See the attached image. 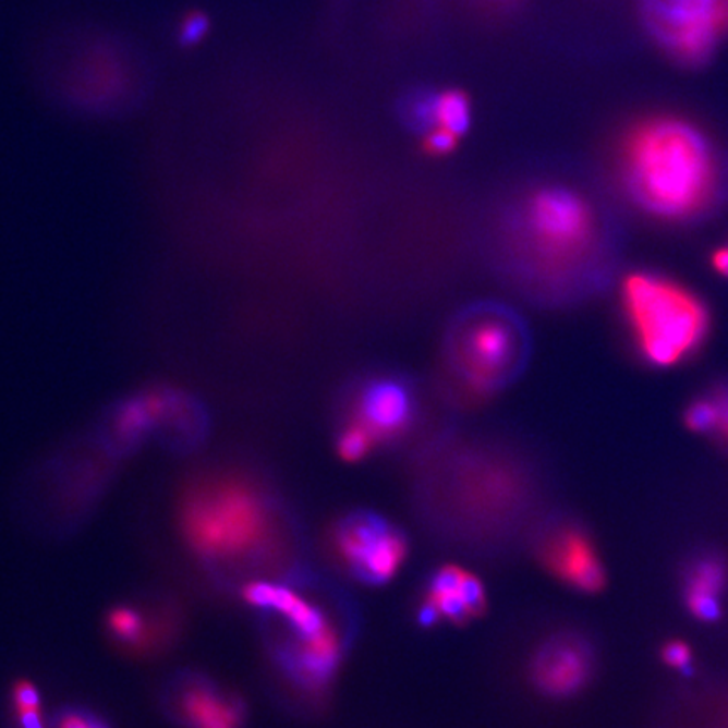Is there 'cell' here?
<instances>
[{
    "label": "cell",
    "mask_w": 728,
    "mask_h": 728,
    "mask_svg": "<svg viewBox=\"0 0 728 728\" xmlns=\"http://www.w3.org/2000/svg\"><path fill=\"white\" fill-rule=\"evenodd\" d=\"M344 638L339 628L311 640L287 635L277 650V663L299 690L323 693L338 675L344 658Z\"/></svg>",
    "instance_id": "12"
},
{
    "label": "cell",
    "mask_w": 728,
    "mask_h": 728,
    "mask_svg": "<svg viewBox=\"0 0 728 728\" xmlns=\"http://www.w3.org/2000/svg\"><path fill=\"white\" fill-rule=\"evenodd\" d=\"M662 659L669 668L678 669V671L691 672V665H693V654L691 647L680 640H671L663 644Z\"/></svg>",
    "instance_id": "24"
},
{
    "label": "cell",
    "mask_w": 728,
    "mask_h": 728,
    "mask_svg": "<svg viewBox=\"0 0 728 728\" xmlns=\"http://www.w3.org/2000/svg\"><path fill=\"white\" fill-rule=\"evenodd\" d=\"M513 356V336L508 326L484 323L474 327L468 341V381L474 393H489L499 369Z\"/></svg>",
    "instance_id": "17"
},
{
    "label": "cell",
    "mask_w": 728,
    "mask_h": 728,
    "mask_svg": "<svg viewBox=\"0 0 728 728\" xmlns=\"http://www.w3.org/2000/svg\"><path fill=\"white\" fill-rule=\"evenodd\" d=\"M619 178L635 208L669 225L705 220L728 194L727 168L714 141L675 113L646 117L626 132Z\"/></svg>",
    "instance_id": "1"
},
{
    "label": "cell",
    "mask_w": 728,
    "mask_h": 728,
    "mask_svg": "<svg viewBox=\"0 0 728 728\" xmlns=\"http://www.w3.org/2000/svg\"><path fill=\"white\" fill-rule=\"evenodd\" d=\"M108 629L117 640L131 646H142L147 641L145 617L134 607H116L108 614Z\"/></svg>",
    "instance_id": "22"
},
{
    "label": "cell",
    "mask_w": 728,
    "mask_h": 728,
    "mask_svg": "<svg viewBox=\"0 0 728 728\" xmlns=\"http://www.w3.org/2000/svg\"><path fill=\"white\" fill-rule=\"evenodd\" d=\"M283 526L279 501L243 472L205 474L179 505L182 538L206 566L277 572L292 555Z\"/></svg>",
    "instance_id": "2"
},
{
    "label": "cell",
    "mask_w": 728,
    "mask_h": 728,
    "mask_svg": "<svg viewBox=\"0 0 728 728\" xmlns=\"http://www.w3.org/2000/svg\"><path fill=\"white\" fill-rule=\"evenodd\" d=\"M727 584L728 566L724 555L714 550L691 555L681 570V597L688 614L700 622H717Z\"/></svg>",
    "instance_id": "16"
},
{
    "label": "cell",
    "mask_w": 728,
    "mask_h": 728,
    "mask_svg": "<svg viewBox=\"0 0 728 728\" xmlns=\"http://www.w3.org/2000/svg\"><path fill=\"white\" fill-rule=\"evenodd\" d=\"M39 71L52 100L97 119L134 112L154 85L147 51L125 34L104 27L70 29L52 38Z\"/></svg>",
    "instance_id": "3"
},
{
    "label": "cell",
    "mask_w": 728,
    "mask_h": 728,
    "mask_svg": "<svg viewBox=\"0 0 728 728\" xmlns=\"http://www.w3.org/2000/svg\"><path fill=\"white\" fill-rule=\"evenodd\" d=\"M597 663L591 635L575 628L558 629L545 635L530 653L527 683L542 699L567 702L591 687Z\"/></svg>",
    "instance_id": "9"
},
{
    "label": "cell",
    "mask_w": 728,
    "mask_h": 728,
    "mask_svg": "<svg viewBox=\"0 0 728 728\" xmlns=\"http://www.w3.org/2000/svg\"><path fill=\"white\" fill-rule=\"evenodd\" d=\"M683 424L693 434L706 435L728 452V378L715 379L683 410Z\"/></svg>",
    "instance_id": "19"
},
{
    "label": "cell",
    "mask_w": 728,
    "mask_h": 728,
    "mask_svg": "<svg viewBox=\"0 0 728 728\" xmlns=\"http://www.w3.org/2000/svg\"><path fill=\"white\" fill-rule=\"evenodd\" d=\"M486 587L471 570L461 566L437 567L428 575L416 607V621L424 628L464 626L484 616Z\"/></svg>",
    "instance_id": "10"
},
{
    "label": "cell",
    "mask_w": 728,
    "mask_h": 728,
    "mask_svg": "<svg viewBox=\"0 0 728 728\" xmlns=\"http://www.w3.org/2000/svg\"><path fill=\"white\" fill-rule=\"evenodd\" d=\"M472 123V105L459 89H437L435 97V129H446L462 137Z\"/></svg>",
    "instance_id": "20"
},
{
    "label": "cell",
    "mask_w": 728,
    "mask_h": 728,
    "mask_svg": "<svg viewBox=\"0 0 728 728\" xmlns=\"http://www.w3.org/2000/svg\"><path fill=\"white\" fill-rule=\"evenodd\" d=\"M526 227L543 252L554 257H579L595 245L598 216L579 191L545 187L526 203Z\"/></svg>",
    "instance_id": "8"
},
{
    "label": "cell",
    "mask_w": 728,
    "mask_h": 728,
    "mask_svg": "<svg viewBox=\"0 0 728 728\" xmlns=\"http://www.w3.org/2000/svg\"><path fill=\"white\" fill-rule=\"evenodd\" d=\"M12 702H14L15 714L21 712H41V696L38 688L29 681H17L12 688Z\"/></svg>",
    "instance_id": "26"
},
{
    "label": "cell",
    "mask_w": 728,
    "mask_h": 728,
    "mask_svg": "<svg viewBox=\"0 0 728 728\" xmlns=\"http://www.w3.org/2000/svg\"><path fill=\"white\" fill-rule=\"evenodd\" d=\"M709 264H712V268L717 271L718 276L728 280V245L715 248L714 253L709 255Z\"/></svg>",
    "instance_id": "29"
},
{
    "label": "cell",
    "mask_w": 728,
    "mask_h": 728,
    "mask_svg": "<svg viewBox=\"0 0 728 728\" xmlns=\"http://www.w3.org/2000/svg\"><path fill=\"white\" fill-rule=\"evenodd\" d=\"M474 2H480V4H487V5H506V4H511L513 0H474Z\"/></svg>",
    "instance_id": "30"
},
{
    "label": "cell",
    "mask_w": 728,
    "mask_h": 728,
    "mask_svg": "<svg viewBox=\"0 0 728 728\" xmlns=\"http://www.w3.org/2000/svg\"><path fill=\"white\" fill-rule=\"evenodd\" d=\"M336 563L369 587L388 584L405 567L410 542L405 530L375 511L342 514L329 535Z\"/></svg>",
    "instance_id": "6"
},
{
    "label": "cell",
    "mask_w": 728,
    "mask_h": 728,
    "mask_svg": "<svg viewBox=\"0 0 728 728\" xmlns=\"http://www.w3.org/2000/svg\"><path fill=\"white\" fill-rule=\"evenodd\" d=\"M153 435V421L141 390L108 407L100 422V439L108 452H134Z\"/></svg>",
    "instance_id": "18"
},
{
    "label": "cell",
    "mask_w": 728,
    "mask_h": 728,
    "mask_svg": "<svg viewBox=\"0 0 728 728\" xmlns=\"http://www.w3.org/2000/svg\"><path fill=\"white\" fill-rule=\"evenodd\" d=\"M242 597L250 606L279 617L287 634L299 640H311L338 628L319 604L279 580H252L242 589Z\"/></svg>",
    "instance_id": "13"
},
{
    "label": "cell",
    "mask_w": 728,
    "mask_h": 728,
    "mask_svg": "<svg viewBox=\"0 0 728 728\" xmlns=\"http://www.w3.org/2000/svg\"><path fill=\"white\" fill-rule=\"evenodd\" d=\"M647 39L687 70L712 63L728 41V0H638Z\"/></svg>",
    "instance_id": "5"
},
{
    "label": "cell",
    "mask_w": 728,
    "mask_h": 728,
    "mask_svg": "<svg viewBox=\"0 0 728 728\" xmlns=\"http://www.w3.org/2000/svg\"><path fill=\"white\" fill-rule=\"evenodd\" d=\"M175 717L190 728H242L246 708L242 699L203 677L181 678L172 693Z\"/></svg>",
    "instance_id": "14"
},
{
    "label": "cell",
    "mask_w": 728,
    "mask_h": 728,
    "mask_svg": "<svg viewBox=\"0 0 728 728\" xmlns=\"http://www.w3.org/2000/svg\"><path fill=\"white\" fill-rule=\"evenodd\" d=\"M538 566L577 594L594 595L607 584L606 567L591 532L575 518L545 514L527 539Z\"/></svg>",
    "instance_id": "7"
},
{
    "label": "cell",
    "mask_w": 728,
    "mask_h": 728,
    "mask_svg": "<svg viewBox=\"0 0 728 728\" xmlns=\"http://www.w3.org/2000/svg\"><path fill=\"white\" fill-rule=\"evenodd\" d=\"M459 138L461 137L452 134V132L437 126V129L424 135V150L434 157L449 156L450 153L458 149Z\"/></svg>",
    "instance_id": "25"
},
{
    "label": "cell",
    "mask_w": 728,
    "mask_h": 728,
    "mask_svg": "<svg viewBox=\"0 0 728 728\" xmlns=\"http://www.w3.org/2000/svg\"><path fill=\"white\" fill-rule=\"evenodd\" d=\"M336 446H338L339 458L348 462H360L368 458L378 444L363 425L353 421L342 428Z\"/></svg>",
    "instance_id": "23"
},
{
    "label": "cell",
    "mask_w": 728,
    "mask_h": 728,
    "mask_svg": "<svg viewBox=\"0 0 728 728\" xmlns=\"http://www.w3.org/2000/svg\"><path fill=\"white\" fill-rule=\"evenodd\" d=\"M57 728H108L100 718L83 708H64L54 720Z\"/></svg>",
    "instance_id": "28"
},
{
    "label": "cell",
    "mask_w": 728,
    "mask_h": 728,
    "mask_svg": "<svg viewBox=\"0 0 728 728\" xmlns=\"http://www.w3.org/2000/svg\"><path fill=\"white\" fill-rule=\"evenodd\" d=\"M435 97L437 89L415 88L402 98V120L418 134L425 135L435 129Z\"/></svg>",
    "instance_id": "21"
},
{
    "label": "cell",
    "mask_w": 728,
    "mask_h": 728,
    "mask_svg": "<svg viewBox=\"0 0 728 728\" xmlns=\"http://www.w3.org/2000/svg\"><path fill=\"white\" fill-rule=\"evenodd\" d=\"M413 413V397L405 385L397 379L379 378L361 391L354 422L363 425L376 444H384L405 434Z\"/></svg>",
    "instance_id": "15"
},
{
    "label": "cell",
    "mask_w": 728,
    "mask_h": 728,
    "mask_svg": "<svg viewBox=\"0 0 728 728\" xmlns=\"http://www.w3.org/2000/svg\"><path fill=\"white\" fill-rule=\"evenodd\" d=\"M153 421V434L175 450H193L205 440L209 421L203 403L184 388L153 384L141 388Z\"/></svg>",
    "instance_id": "11"
},
{
    "label": "cell",
    "mask_w": 728,
    "mask_h": 728,
    "mask_svg": "<svg viewBox=\"0 0 728 728\" xmlns=\"http://www.w3.org/2000/svg\"><path fill=\"white\" fill-rule=\"evenodd\" d=\"M621 305L635 351L654 368H675L702 350L712 329L705 301L662 271H632Z\"/></svg>",
    "instance_id": "4"
},
{
    "label": "cell",
    "mask_w": 728,
    "mask_h": 728,
    "mask_svg": "<svg viewBox=\"0 0 728 728\" xmlns=\"http://www.w3.org/2000/svg\"><path fill=\"white\" fill-rule=\"evenodd\" d=\"M208 29V17L202 12H193V14L187 15L186 20L182 21L181 29H179V41L184 46L197 45L205 38Z\"/></svg>",
    "instance_id": "27"
}]
</instances>
